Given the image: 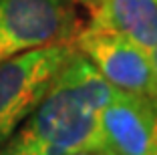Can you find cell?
<instances>
[{
  "instance_id": "cell-8",
  "label": "cell",
  "mask_w": 157,
  "mask_h": 155,
  "mask_svg": "<svg viewBox=\"0 0 157 155\" xmlns=\"http://www.w3.org/2000/svg\"><path fill=\"white\" fill-rule=\"evenodd\" d=\"M149 59H151L153 73H155V79H157V42H155V46L151 48V52H149Z\"/></svg>"
},
{
  "instance_id": "cell-4",
  "label": "cell",
  "mask_w": 157,
  "mask_h": 155,
  "mask_svg": "<svg viewBox=\"0 0 157 155\" xmlns=\"http://www.w3.org/2000/svg\"><path fill=\"white\" fill-rule=\"evenodd\" d=\"M73 42L115 89L141 97L157 95V79L149 52L129 38L105 28L87 26L77 32Z\"/></svg>"
},
{
  "instance_id": "cell-1",
  "label": "cell",
  "mask_w": 157,
  "mask_h": 155,
  "mask_svg": "<svg viewBox=\"0 0 157 155\" xmlns=\"http://www.w3.org/2000/svg\"><path fill=\"white\" fill-rule=\"evenodd\" d=\"M113 87L85 55L59 71L38 107L0 147V155H73L99 149V113Z\"/></svg>"
},
{
  "instance_id": "cell-2",
  "label": "cell",
  "mask_w": 157,
  "mask_h": 155,
  "mask_svg": "<svg viewBox=\"0 0 157 155\" xmlns=\"http://www.w3.org/2000/svg\"><path fill=\"white\" fill-rule=\"evenodd\" d=\"M75 50L73 41H63L0 63V147L38 107Z\"/></svg>"
},
{
  "instance_id": "cell-7",
  "label": "cell",
  "mask_w": 157,
  "mask_h": 155,
  "mask_svg": "<svg viewBox=\"0 0 157 155\" xmlns=\"http://www.w3.org/2000/svg\"><path fill=\"white\" fill-rule=\"evenodd\" d=\"M153 107V155H157V95L149 97Z\"/></svg>"
},
{
  "instance_id": "cell-11",
  "label": "cell",
  "mask_w": 157,
  "mask_h": 155,
  "mask_svg": "<svg viewBox=\"0 0 157 155\" xmlns=\"http://www.w3.org/2000/svg\"><path fill=\"white\" fill-rule=\"evenodd\" d=\"M87 2H89V0H87Z\"/></svg>"
},
{
  "instance_id": "cell-5",
  "label": "cell",
  "mask_w": 157,
  "mask_h": 155,
  "mask_svg": "<svg viewBox=\"0 0 157 155\" xmlns=\"http://www.w3.org/2000/svg\"><path fill=\"white\" fill-rule=\"evenodd\" d=\"M99 155H153L149 97L115 89L99 113Z\"/></svg>"
},
{
  "instance_id": "cell-6",
  "label": "cell",
  "mask_w": 157,
  "mask_h": 155,
  "mask_svg": "<svg viewBox=\"0 0 157 155\" xmlns=\"http://www.w3.org/2000/svg\"><path fill=\"white\" fill-rule=\"evenodd\" d=\"M89 26L105 28L151 52L157 42V0H89Z\"/></svg>"
},
{
  "instance_id": "cell-3",
  "label": "cell",
  "mask_w": 157,
  "mask_h": 155,
  "mask_svg": "<svg viewBox=\"0 0 157 155\" xmlns=\"http://www.w3.org/2000/svg\"><path fill=\"white\" fill-rule=\"evenodd\" d=\"M77 32L75 0H0V63Z\"/></svg>"
},
{
  "instance_id": "cell-10",
  "label": "cell",
  "mask_w": 157,
  "mask_h": 155,
  "mask_svg": "<svg viewBox=\"0 0 157 155\" xmlns=\"http://www.w3.org/2000/svg\"><path fill=\"white\" fill-rule=\"evenodd\" d=\"M75 2H83V4H87V0H75Z\"/></svg>"
},
{
  "instance_id": "cell-9",
  "label": "cell",
  "mask_w": 157,
  "mask_h": 155,
  "mask_svg": "<svg viewBox=\"0 0 157 155\" xmlns=\"http://www.w3.org/2000/svg\"><path fill=\"white\" fill-rule=\"evenodd\" d=\"M73 155H99L97 151H83V153H73Z\"/></svg>"
}]
</instances>
